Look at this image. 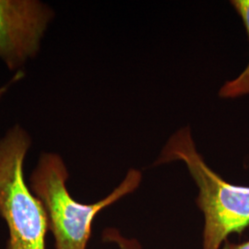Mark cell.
I'll use <instances>...</instances> for the list:
<instances>
[{"instance_id":"6da1fadb","label":"cell","mask_w":249,"mask_h":249,"mask_svg":"<svg viewBox=\"0 0 249 249\" xmlns=\"http://www.w3.org/2000/svg\"><path fill=\"white\" fill-rule=\"evenodd\" d=\"M69 177L62 157L56 152L44 151L31 174L30 187L45 208L55 249H87L97 214L134 192L142 175L138 170H129L112 193L92 204L80 203L72 197L67 187Z\"/></svg>"},{"instance_id":"7a4b0ae2","label":"cell","mask_w":249,"mask_h":249,"mask_svg":"<svg viewBox=\"0 0 249 249\" xmlns=\"http://www.w3.org/2000/svg\"><path fill=\"white\" fill-rule=\"evenodd\" d=\"M186 163L198 187L196 204L204 215L202 249H221L233 232L249 226V187L228 183L211 169L197 152L188 127L170 138L156 164Z\"/></svg>"},{"instance_id":"3957f363","label":"cell","mask_w":249,"mask_h":249,"mask_svg":"<svg viewBox=\"0 0 249 249\" xmlns=\"http://www.w3.org/2000/svg\"><path fill=\"white\" fill-rule=\"evenodd\" d=\"M32 144L31 135L18 124L0 138V216L9 231L7 249H46L47 214L24 176Z\"/></svg>"},{"instance_id":"277c9868","label":"cell","mask_w":249,"mask_h":249,"mask_svg":"<svg viewBox=\"0 0 249 249\" xmlns=\"http://www.w3.org/2000/svg\"><path fill=\"white\" fill-rule=\"evenodd\" d=\"M54 11L39 0H0V59L10 71L36 58Z\"/></svg>"},{"instance_id":"5b68a950","label":"cell","mask_w":249,"mask_h":249,"mask_svg":"<svg viewBox=\"0 0 249 249\" xmlns=\"http://www.w3.org/2000/svg\"><path fill=\"white\" fill-rule=\"evenodd\" d=\"M231 6L240 16L249 39V0H231ZM249 94V61L248 67L240 75L227 81L220 90V96L223 98H237Z\"/></svg>"},{"instance_id":"8992f818","label":"cell","mask_w":249,"mask_h":249,"mask_svg":"<svg viewBox=\"0 0 249 249\" xmlns=\"http://www.w3.org/2000/svg\"><path fill=\"white\" fill-rule=\"evenodd\" d=\"M103 240L116 244L119 249H143L142 244L135 238H126L116 228H107L103 232Z\"/></svg>"},{"instance_id":"52a82bcc","label":"cell","mask_w":249,"mask_h":249,"mask_svg":"<svg viewBox=\"0 0 249 249\" xmlns=\"http://www.w3.org/2000/svg\"><path fill=\"white\" fill-rule=\"evenodd\" d=\"M231 249H249V240L245 242V243H242L240 245L234 246Z\"/></svg>"},{"instance_id":"ba28073f","label":"cell","mask_w":249,"mask_h":249,"mask_svg":"<svg viewBox=\"0 0 249 249\" xmlns=\"http://www.w3.org/2000/svg\"><path fill=\"white\" fill-rule=\"evenodd\" d=\"M9 85H5V86H1L0 87V99L2 98L5 94H6V92L8 91V89H9Z\"/></svg>"}]
</instances>
